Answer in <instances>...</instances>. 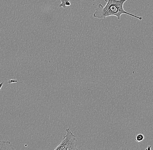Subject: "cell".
Returning a JSON list of instances; mask_svg holds the SVG:
<instances>
[{"instance_id": "1", "label": "cell", "mask_w": 153, "mask_h": 150, "mask_svg": "<svg viewBox=\"0 0 153 150\" xmlns=\"http://www.w3.org/2000/svg\"><path fill=\"white\" fill-rule=\"evenodd\" d=\"M107 4L105 7L99 4L94 13V18L98 19H105L110 16L117 17L120 20V17L123 14H126L141 20L143 18L133 15L124 10V5L125 2L128 0H105Z\"/></svg>"}, {"instance_id": "2", "label": "cell", "mask_w": 153, "mask_h": 150, "mask_svg": "<svg viewBox=\"0 0 153 150\" xmlns=\"http://www.w3.org/2000/svg\"><path fill=\"white\" fill-rule=\"evenodd\" d=\"M66 134L60 144L54 149L58 150H78V140L69 128L66 129Z\"/></svg>"}, {"instance_id": "3", "label": "cell", "mask_w": 153, "mask_h": 150, "mask_svg": "<svg viewBox=\"0 0 153 150\" xmlns=\"http://www.w3.org/2000/svg\"><path fill=\"white\" fill-rule=\"evenodd\" d=\"M15 149L10 141L1 140L0 142V150H14Z\"/></svg>"}, {"instance_id": "4", "label": "cell", "mask_w": 153, "mask_h": 150, "mask_svg": "<svg viewBox=\"0 0 153 150\" xmlns=\"http://www.w3.org/2000/svg\"><path fill=\"white\" fill-rule=\"evenodd\" d=\"M69 0H61V1H62V3L59 5V7H62L64 8V9H65L67 7V3L68 1Z\"/></svg>"}, {"instance_id": "5", "label": "cell", "mask_w": 153, "mask_h": 150, "mask_svg": "<svg viewBox=\"0 0 153 150\" xmlns=\"http://www.w3.org/2000/svg\"><path fill=\"white\" fill-rule=\"evenodd\" d=\"M143 139H144V136L142 134H139L136 137L135 140L136 141L139 142L143 140Z\"/></svg>"}, {"instance_id": "6", "label": "cell", "mask_w": 153, "mask_h": 150, "mask_svg": "<svg viewBox=\"0 0 153 150\" xmlns=\"http://www.w3.org/2000/svg\"><path fill=\"white\" fill-rule=\"evenodd\" d=\"M18 82V80H8V83H13L17 82Z\"/></svg>"}, {"instance_id": "7", "label": "cell", "mask_w": 153, "mask_h": 150, "mask_svg": "<svg viewBox=\"0 0 153 150\" xmlns=\"http://www.w3.org/2000/svg\"><path fill=\"white\" fill-rule=\"evenodd\" d=\"M146 149L151 150V146H148V149Z\"/></svg>"}, {"instance_id": "8", "label": "cell", "mask_w": 153, "mask_h": 150, "mask_svg": "<svg viewBox=\"0 0 153 150\" xmlns=\"http://www.w3.org/2000/svg\"><path fill=\"white\" fill-rule=\"evenodd\" d=\"M3 83H4L3 82H2L1 83V88H2V86H3Z\"/></svg>"}, {"instance_id": "9", "label": "cell", "mask_w": 153, "mask_h": 150, "mask_svg": "<svg viewBox=\"0 0 153 150\" xmlns=\"http://www.w3.org/2000/svg\"><path fill=\"white\" fill-rule=\"evenodd\" d=\"M94 1H95L96 0H93Z\"/></svg>"}]
</instances>
